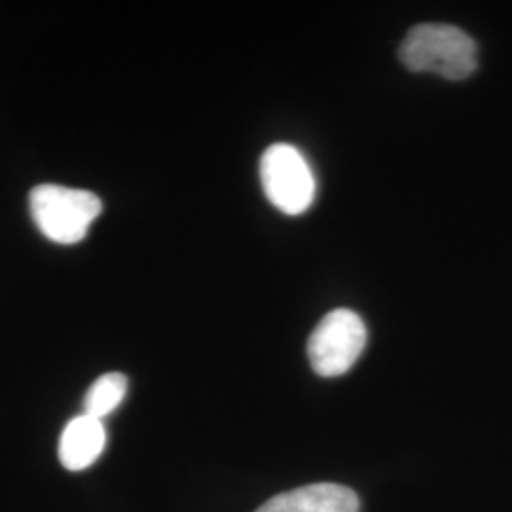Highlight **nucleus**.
Returning <instances> with one entry per match:
<instances>
[{
	"mask_svg": "<svg viewBox=\"0 0 512 512\" xmlns=\"http://www.w3.org/2000/svg\"><path fill=\"white\" fill-rule=\"evenodd\" d=\"M399 55L408 71L439 74L448 80H465L476 69L475 40L446 23H421L410 29Z\"/></svg>",
	"mask_w": 512,
	"mask_h": 512,
	"instance_id": "1",
	"label": "nucleus"
},
{
	"mask_svg": "<svg viewBox=\"0 0 512 512\" xmlns=\"http://www.w3.org/2000/svg\"><path fill=\"white\" fill-rule=\"evenodd\" d=\"M29 203L38 230L61 245H74L86 238L93 220L103 211V202L93 192L59 184L33 188Z\"/></svg>",
	"mask_w": 512,
	"mask_h": 512,
	"instance_id": "2",
	"label": "nucleus"
},
{
	"mask_svg": "<svg viewBox=\"0 0 512 512\" xmlns=\"http://www.w3.org/2000/svg\"><path fill=\"white\" fill-rule=\"evenodd\" d=\"M260 181L270 203L285 215H302L315 200L311 165L293 145L277 143L262 154Z\"/></svg>",
	"mask_w": 512,
	"mask_h": 512,
	"instance_id": "3",
	"label": "nucleus"
},
{
	"mask_svg": "<svg viewBox=\"0 0 512 512\" xmlns=\"http://www.w3.org/2000/svg\"><path fill=\"white\" fill-rule=\"evenodd\" d=\"M366 346L365 321L355 311L340 308L327 313L311 332L308 357L323 378L346 374Z\"/></svg>",
	"mask_w": 512,
	"mask_h": 512,
	"instance_id": "4",
	"label": "nucleus"
},
{
	"mask_svg": "<svg viewBox=\"0 0 512 512\" xmlns=\"http://www.w3.org/2000/svg\"><path fill=\"white\" fill-rule=\"evenodd\" d=\"M256 512H359V497L340 484H311L275 495Z\"/></svg>",
	"mask_w": 512,
	"mask_h": 512,
	"instance_id": "5",
	"label": "nucleus"
},
{
	"mask_svg": "<svg viewBox=\"0 0 512 512\" xmlns=\"http://www.w3.org/2000/svg\"><path fill=\"white\" fill-rule=\"evenodd\" d=\"M107 433L103 420L88 414L76 416L67 423L59 440V459L69 471H84L103 454Z\"/></svg>",
	"mask_w": 512,
	"mask_h": 512,
	"instance_id": "6",
	"label": "nucleus"
},
{
	"mask_svg": "<svg viewBox=\"0 0 512 512\" xmlns=\"http://www.w3.org/2000/svg\"><path fill=\"white\" fill-rule=\"evenodd\" d=\"M128 393V378L120 372L103 374L93 382L84 397V414L105 420L112 414Z\"/></svg>",
	"mask_w": 512,
	"mask_h": 512,
	"instance_id": "7",
	"label": "nucleus"
}]
</instances>
